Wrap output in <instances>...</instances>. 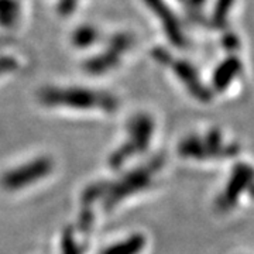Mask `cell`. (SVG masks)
Returning <instances> with one entry per match:
<instances>
[{
  "mask_svg": "<svg viewBox=\"0 0 254 254\" xmlns=\"http://www.w3.org/2000/svg\"><path fill=\"white\" fill-rule=\"evenodd\" d=\"M40 100L47 106H68L72 109H98L105 112H115L118 109V102L110 95L96 93L88 89L78 88H48L40 93Z\"/></svg>",
  "mask_w": 254,
  "mask_h": 254,
  "instance_id": "cell-1",
  "label": "cell"
},
{
  "mask_svg": "<svg viewBox=\"0 0 254 254\" xmlns=\"http://www.w3.org/2000/svg\"><path fill=\"white\" fill-rule=\"evenodd\" d=\"M163 157H155L145 167H140L127 173L119 181L110 182L109 190L103 198L105 208L112 209L123 199H126L127 196L148 188L153 181V174L163 167Z\"/></svg>",
  "mask_w": 254,
  "mask_h": 254,
  "instance_id": "cell-2",
  "label": "cell"
},
{
  "mask_svg": "<svg viewBox=\"0 0 254 254\" xmlns=\"http://www.w3.org/2000/svg\"><path fill=\"white\" fill-rule=\"evenodd\" d=\"M54 163L48 157H40L30 163L10 170L0 180L1 187L6 190H18L28 187L33 182L46 178L53 171Z\"/></svg>",
  "mask_w": 254,
  "mask_h": 254,
  "instance_id": "cell-3",
  "label": "cell"
},
{
  "mask_svg": "<svg viewBox=\"0 0 254 254\" xmlns=\"http://www.w3.org/2000/svg\"><path fill=\"white\" fill-rule=\"evenodd\" d=\"M254 182V170L247 164H237L233 168L232 177L227 182L226 188L216 200V206L220 210H229L235 206L240 193Z\"/></svg>",
  "mask_w": 254,
  "mask_h": 254,
  "instance_id": "cell-4",
  "label": "cell"
},
{
  "mask_svg": "<svg viewBox=\"0 0 254 254\" xmlns=\"http://www.w3.org/2000/svg\"><path fill=\"white\" fill-rule=\"evenodd\" d=\"M127 128H128L127 143L134 148L136 154L145 151L150 145V140L154 131V123L151 118L147 115H137L130 120Z\"/></svg>",
  "mask_w": 254,
  "mask_h": 254,
  "instance_id": "cell-5",
  "label": "cell"
},
{
  "mask_svg": "<svg viewBox=\"0 0 254 254\" xmlns=\"http://www.w3.org/2000/svg\"><path fill=\"white\" fill-rule=\"evenodd\" d=\"M145 247V237L141 233H134L126 240L106 247L100 254H140Z\"/></svg>",
  "mask_w": 254,
  "mask_h": 254,
  "instance_id": "cell-6",
  "label": "cell"
},
{
  "mask_svg": "<svg viewBox=\"0 0 254 254\" xmlns=\"http://www.w3.org/2000/svg\"><path fill=\"white\" fill-rule=\"evenodd\" d=\"M109 187L110 182L106 181L96 182V184H92L89 187H86L85 190L82 192V205L83 206H91L95 200L105 198L108 190H109Z\"/></svg>",
  "mask_w": 254,
  "mask_h": 254,
  "instance_id": "cell-7",
  "label": "cell"
},
{
  "mask_svg": "<svg viewBox=\"0 0 254 254\" xmlns=\"http://www.w3.org/2000/svg\"><path fill=\"white\" fill-rule=\"evenodd\" d=\"M61 252H63V254L83 253V247H81L75 240L72 227H65L64 229L63 237H61Z\"/></svg>",
  "mask_w": 254,
  "mask_h": 254,
  "instance_id": "cell-8",
  "label": "cell"
},
{
  "mask_svg": "<svg viewBox=\"0 0 254 254\" xmlns=\"http://www.w3.org/2000/svg\"><path fill=\"white\" fill-rule=\"evenodd\" d=\"M92 222H93V215L89 206H83L81 215H79V230L82 233H89L92 227Z\"/></svg>",
  "mask_w": 254,
  "mask_h": 254,
  "instance_id": "cell-9",
  "label": "cell"
}]
</instances>
